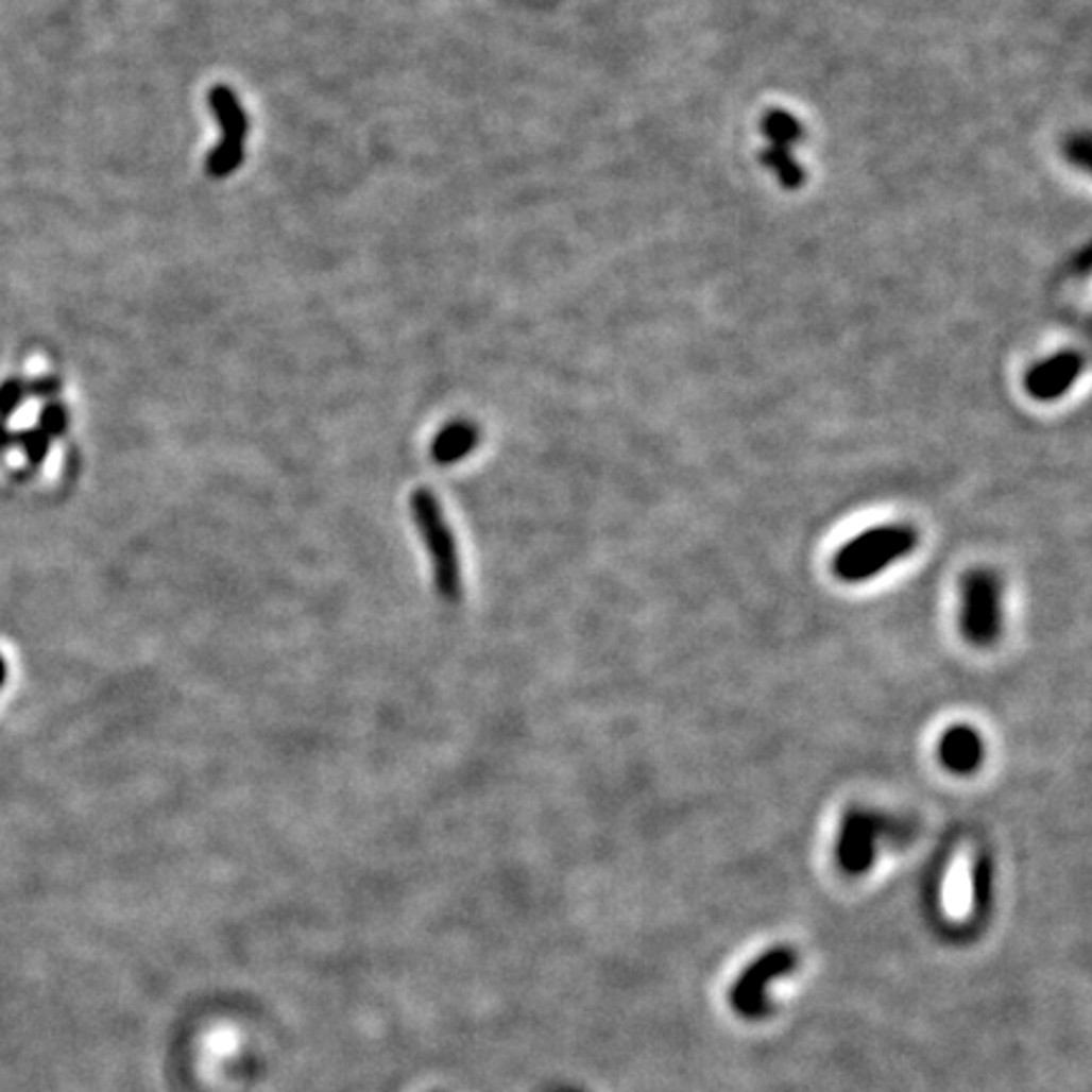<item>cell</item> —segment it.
Masks as SVG:
<instances>
[{
    "label": "cell",
    "instance_id": "6da1fadb",
    "mask_svg": "<svg viewBox=\"0 0 1092 1092\" xmlns=\"http://www.w3.org/2000/svg\"><path fill=\"white\" fill-rule=\"evenodd\" d=\"M916 529L905 524H888L865 531L852 542L842 546L835 554L832 569L844 582H865V579L881 575L898 559L908 557L916 549Z\"/></svg>",
    "mask_w": 1092,
    "mask_h": 1092
},
{
    "label": "cell",
    "instance_id": "7a4b0ae2",
    "mask_svg": "<svg viewBox=\"0 0 1092 1092\" xmlns=\"http://www.w3.org/2000/svg\"><path fill=\"white\" fill-rule=\"evenodd\" d=\"M412 516H415L417 531H421L428 554L432 559V575L441 597L458 599L461 597V562H458L456 539H453L448 522L443 518L441 504L430 491H415L412 494Z\"/></svg>",
    "mask_w": 1092,
    "mask_h": 1092
},
{
    "label": "cell",
    "instance_id": "3957f363",
    "mask_svg": "<svg viewBox=\"0 0 1092 1092\" xmlns=\"http://www.w3.org/2000/svg\"><path fill=\"white\" fill-rule=\"evenodd\" d=\"M961 630L976 648L996 643L1002 632V584L994 571L971 569L961 582Z\"/></svg>",
    "mask_w": 1092,
    "mask_h": 1092
},
{
    "label": "cell",
    "instance_id": "277c9868",
    "mask_svg": "<svg viewBox=\"0 0 1092 1092\" xmlns=\"http://www.w3.org/2000/svg\"><path fill=\"white\" fill-rule=\"evenodd\" d=\"M797 967V954L791 949H774L762 958H756L749 969L744 971V976L738 978L734 987V1007L741 1011L744 1017H762L764 1009H767V999H764V991L774 978L789 974L791 969Z\"/></svg>",
    "mask_w": 1092,
    "mask_h": 1092
},
{
    "label": "cell",
    "instance_id": "5b68a950",
    "mask_svg": "<svg viewBox=\"0 0 1092 1092\" xmlns=\"http://www.w3.org/2000/svg\"><path fill=\"white\" fill-rule=\"evenodd\" d=\"M881 824L868 812H848L842 819L840 840H837V860L850 875H863L875 860V842Z\"/></svg>",
    "mask_w": 1092,
    "mask_h": 1092
},
{
    "label": "cell",
    "instance_id": "8992f818",
    "mask_svg": "<svg viewBox=\"0 0 1092 1092\" xmlns=\"http://www.w3.org/2000/svg\"><path fill=\"white\" fill-rule=\"evenodd\" d=\"M938 756H941L943 767L954 774H971L984 762V741L976 729L967 723H956L941 736Z\"/></svg>",
    "mask_w": 1092,
    "mask_h": 1092
},
{
    "label": "cell",
    "instance_id": "52a82bcc",
    "mask_svg": "<svg viewBox=\"0 0 1092 1092\" xmlns=\"http://www.w3.org/2000/svg\"><path fill=\"white\" fill-rule=\"evenodd\" d=\"M1082 359L1077 355H1060L1044 362L1035 372H1029L1027 390L1037 399H1055L1070 390L1075 377L1080 375Z\"/></svg>",
    "mask_w": 1092,
    "mask_h": 1092
},
{
    "label": "cell",
    "instance_id": "ba28073f",
    "mask_svg": "<svg viewBox=\"0 0 1092 1092\" xmlns=\"http://www.w3.org/2000/svg\"><path fill=\"white\" fill-rule=\"evenodd\" d=\"M478 441H481V432L471 421H453L432 441V461L441 465L463 461L476 450Z\"/></svg>",
    "mask_w": 1092,
    "mask_h": 1092
},
{
    "label": "cell",
    "instance_id": "9c48e42d",
    "mask_svg": "<svg viewBox=\"0 0 1092 1092\" xmlns=\"http://www.w3.org/2000/svg\"><path fill=\"white\" fill-rule=\"evenodd\" d=\"M210 109L216 115L218 124H221L223 142H238L245 144V135H249V117H245V109L238 102V97L233 95L228 86H216L210 91Z\"/></svg>",
    "mask_w": 1092,
    "mask_h": 1092
},
{
    "label": "cell",
    "instance_id": "30bf717a",
    "mask_svg": "<svg viewBox=\"0 0 1092 1092\" xmlns=\"http://www.w3.org/2000/svg\"><path fill=\"white\" fill-rule=\"evenodd\" d=\"M245 157V144L238 142H218V148L208 155V172L212 177H228L241 168Z\"/></svg>",
    "mask_w": 1092,
    "mask_h": 1092
},
{
    "label": "cell",
    "instance_id": "8fae6325",
    "mask_svg": "<svg viewBox=\"0 0 1092 1092\" xmlns=\"http://www.w3.org/2000/svg\"><path fill=\"white\" fill-rule=\"evenodd\" d=\"M764 132H767V137L774 139V144H789L799 135V126L795 117L784 115V112H771L764 119Z\"/></svg>",
    "mask_w": 1092,
    "mask_h": 1092
},
{
    "label": "cell",
    "instance_id": "7c38bea8",
    "mask_svg": "<svg viewBox=\"0 0 1092 1092\" xmlns=\"http://www.w3.org/2000/svg\"><path fill=\"white\" fill-rule=\"evenodd\" d=\"M66 425H69V412H66L64 405H58V403L46 405L41 412V425H38V428H41L46 436H64Z\"/></svg>",
    "mask_w": 1092,
    "mask_h": 1092
},
{
    "label": "cell",
    "instance_id": "4fadbf2b",
    "mask_svg": "<svg viewBox=\"0 0 1092 1092\" xmlns=\"http://www.w3.org/2000/svg\"><path fill=\"white\" fill-rule=\"evenodd\" d=\"M21 443H23V448H25V453H29V458H31L33 463L44 461L46 453H49V436H46L41 428H36V430H31V432H23Z\"/></svg>",
    "mask_w": 1092,
    "mask_h": 1092
},
{
    "label": "cell",
    "instance_id": "5bb4252c",
    "mask_svg": "<svg viewBox=\"0 0 1092 1092\" xmlns=\"http://www.w3.org/2000/svg\"><path fill=\"white\" fill-rule=\"evenodd\" d=\"M23 395H25L23 382H18V379L5 382L3 388H0V415H11V412L21 405Z\"/></svg>",
    "mask_w": 1092,
    "mask_h": 1092
},
{
    "label": "cell",
    "instance_id": "9a60e30c",
    "mask_svg": "<svg viewBox=\"0 0 1092 1092\" xmlns=\"http://www.w3.org/2000/svg\"><path fill=\"white\" fill-rule=\"evenodd\" d=\"M58 388H62V385H58V382H56V379H51V377H49V379H38V382H33V388H31V392H33V395H41V397H51V395H53V392H58Z\"/></svg>",
    "mask_w": 1092,
    "mask_h": 1092
}]
</instances>
